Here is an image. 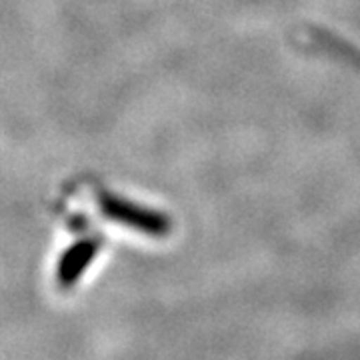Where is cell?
<instances>
[{"instance_id": "obj_2", "label": "cell", "mask_w": 360, "mask_h": 360, "mask_svg": "<svg viewBox=\"0 0 360 360\" xmlns=\"http://www.w3.org/2000/svg\"><path fill=\"white\" fill-rule=\"evenodd\" d=\"M101 246H103V243L98 236H90V238H80L70 248H66L60 262H58V269H56L58 284L63 288H68L77 283L78 278L84 274L86 266L98 255Z\"/></svg>"}, {"instance_id": "obj_1", "label": "cell", "mask_w": 360, "mask_h": 360, "mask_svg": "<svg viewBox=\"0 0 360 360\" xmlns=\"http://www.w3.org/2000/svg\"><path fill=\"white\" fill-rule=\"evenodd\" d=\"M98 206L106 219L118 222L122 226H129L132 231L148 234V236H167L172 229L170 219L162 212L134 205L127 198H120L110 193H103L98 196Z\"/></svg>"}]
</instances>
